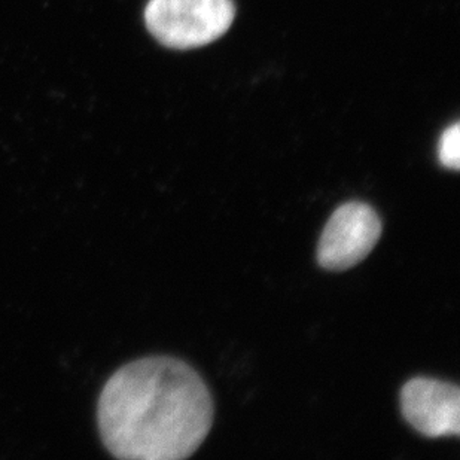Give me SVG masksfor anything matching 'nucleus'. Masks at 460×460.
I'll use <instances>...</instances> for the list:
<instances>
[{"instance_id":"20e7f679","label":"nucleus","mask_w":460,"mask_h":460,"mask_svg":"<svg viewBox=\"0 0 460 460\" xmlns=\"http://www.w3.org/2000/svg\"><path fill=\"white\" fill-rule=\"evenodd\" d=\"M405 420L428 438L457 437L460 432V391L456 385L412 378L401 392Z\"/></svg>"},{"instance_id":"39448f33","label":"nucleus","mask_w":460,"mask_h":460,"mask_svg":"<svg viewBox=\"0 0 460 460\" xmlns=\"http://www.w3.org/2000/svg\"><path fill=\"white\" fill-rule=\"evenodd\" d=\"M439 163L448 169L460 167V126L459 122L444 130L438 149Z\"/></svg>"},{"instance_id":"f03ea898","label":"nucleus","mask_w":460,"mask_h":460,"mask_svg":"<svg viewBox=\"0 0 460 460\" xmlns=\"http://www.w3.org/2000/svg\"><path fill=\"white\" fill-rule=\"evenodd\" d=\"M233 0H149L145 22L161 45L194 49L226 35L234 22Z\"/></svg>"},{"instance_id":"f257e3e1","label":"nucleus","mask_w":460,"mask_h":460,"mask_svg":"<svg viewBox=\"0 0 460 460\" xmlns=\"http://www.w3.org/2000/svg\"><path fill=\"white\" fill-rule=\"evenodd\" d=\"M212 421L206 383L176 358L124 365L106 382L97 404L102 441L118 459H187L203 444Z\"/></svg>"},{"instance_id":"7ed1b4c3","label":"nucleus","mask_w":460,"mask_h":460,"mask_svg":"<svg viewBox=\"0 0 460 460\" xmlns=\"http://www.w3.org/2000/svg\"><path fill=\"white\" fill-rule=\"evenodd\" d=\"M382 219L371 206H340L322 231L317 261L331 271H344L364 261L382 237Z\"/></svg>"}]
</instances>
